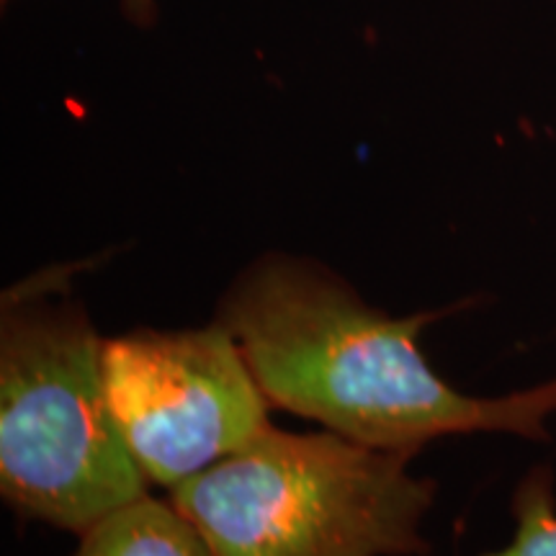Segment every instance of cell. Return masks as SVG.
I'll list each match as a JSON object with an SVG mask.
<instances>
[{
    "label": "cell",
    "mask_w": 556,
    "mask_h": 556,
    "mask_svg": "<svg viewBox=\"0 0 556 556\" xmlns=\"http://www.w3.org/2000/svg\"><path fill=\"white\" fill-rule=\"evenodd\" d=\"M441 315L392 317L325 263L266 253L235 276L214 319L240 343L270 405L361 446L415 456L462 433L548 441L556 379L505 397L458 392L417 345Z\"/></svg>",
    "instance_id": "obj_1"
},
{
    "label": "cell",
    "mask_w": 556,
    "mask_h": 556,
    "mask_svg": "<svg viewBox=\"0 0 556 556\" xmlns=\"http://www.w3.org/2000/svg\"><path fill=\"white\" fill-rule=\"evenodd\" d=\"M332 430L266 433L170 490L214 556H428L435 482Z\"/></svg>",
    "instance_id": "obj_2"
},
{
    "label": "cell",
    "mask_w": 556,
    "mask_h": 556,
    "mask_svg": "<svg viewBox=\"0 0 556 556\" xmlns=\"http://www.w3.org/2000/svg\"><path fill=\"white\" fill-rule=\"evenodd\" d=\"M0 492L83 536L148 495L103 381V338L70 294L9 291L0 315Z\"/></svg>",
    "instance_id": "obj_3"
},
{
    "label": "cell",
    "mask_w": 556,
    "mask_h": 556,
    "mask_svg": "<svg viewBox=\"0 0 556 556\" xmlns=\"http://www.w3.org/2000/svg\"><path fill=\"white\" fill-rule=\"evenodd\" d=\"M103 381L131 458L176 490L270 428V400L225 325L103 340Z\"/></svg>",
    "instance_id": "obj_4"
},
{
    "label": "cell",
    "mask_w": 556,
    "mask_h": 556,
    "mask_svg": "<svg viewBox=\"0 0 556 556\" xmlns=\"http://www.w3.org/2000/svg\"><path fill=\"white\" fill-rule=\"evenodd\" d=\"M73 556H214L173 500L142 495L83 533Z\"/></svg>",
    "instance_id": "obj_5"
},
{
    "label": "cell",
    "mask_w": 556,
    "mask_h": 556,
    "mask_svg": "<svg viewBox=\"0 0 556 556\" xmlns=\"http://www.w3.org/2000/svg\"><path fill=\"white\" fill-rule=\"evenodd\" d=\"M516 533L497 552L482 556H556V497L552 469L539 467L523 477L513 495Z\"/></svg>",
    "instance_id": "obj_6"
},
{
    "label": "cell",
    "mask_w": 556,
    "mask_h": 556,
    "mask_svg": "<svg viewBox=\"0 0 556 556\" xmlns=\"http://www.w3.org/2000/svg\"><path fill=\"white\" fill-rule=\"evenodd\" d=\"M124 11L135 24H150L155 18V0H124Z\"/></svg>",
    "instance_id": "obj_7"
}]
</instances>
